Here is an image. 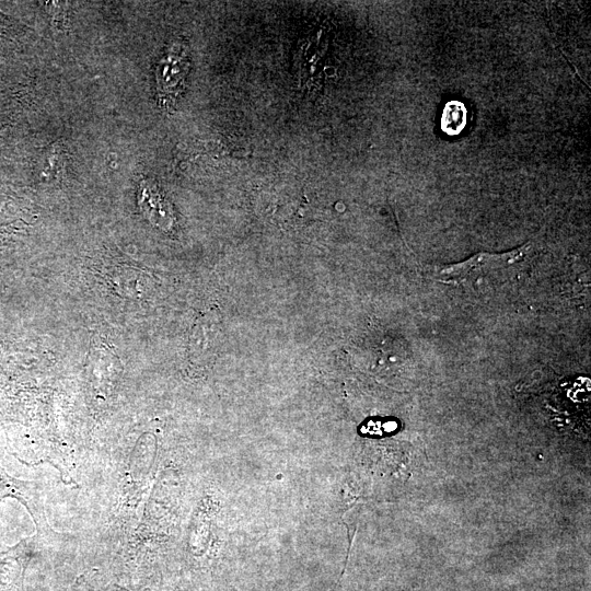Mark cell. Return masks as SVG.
Segmentation results:
<instances>
[{
  "mask_svg": "<svg viewBox=\"0 0 591 591\" xmlns=\"http://www.w3.org/2000/svg\"><path fill=\"white\" fill-rule=\"evenodd\" d=\"M529 251V245L503 254L479 253L465 262L444 266L438 270V280L445 283H465L474 281L496 268L509 266L522 259Z\"/></svg>",
  "mask_w": 591,
  "mask_h": 591,
  "instance_id": "1",
  "label": "cell"
},
{
  "mask_svg": "<svg viewBox=\"0 0 591 591\" xmlns=\"http://www.w3.org/2000/svg\"><path fill=\"white\" fill-rule=\"evenodd\" d=\"M188 70V59L181 47L172 49L161 59L158 70V91L163 104L171 105L181 92Z\"/></svg>",
  "mask_w": 591,
  "mask_h": 591,
  "instance_id": "2",
  "label": "cell"
},
{
  "mask_svg": "<svg viewBox=\"0 0 591 591\" xmlns=\"http://www.w3.org/2000/svg\"><path fill=\"white\" fill-rule=\"evenodd\" d=\"M232 591H235V590H232Z\"/></svg>",
  "mask_w": 591,
  "mask_h": 591,
  "instance_id": "4",
  "label": "cell"
},
{
  "mask_svg": "<svg viewBox=\"0 0 591 591\" xmlns=\"http://www.w3.org/2000/svg\"><path fill=\"white\" fill-rule=\"evenodd\" d=\"M138 204L143 216L152 224L162 230L172 227L174 221L172 209L154 182L146 179L141 183Z\"/></svg>",
  "mask_w": 591,
  "mask_h": 591,
  "instance_id": "3",
  "label": "cell"
}]
</instances>
